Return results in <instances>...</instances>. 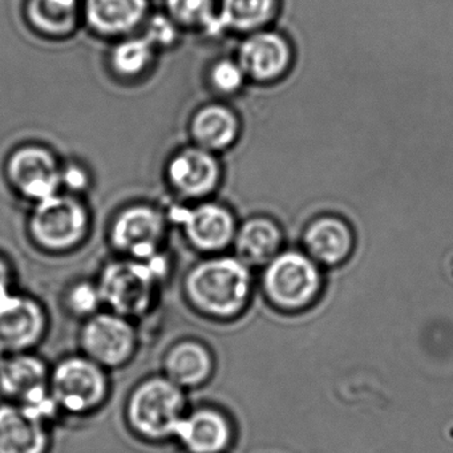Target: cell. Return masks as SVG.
I'll list each match as a JSON object with an SVG mask.
<instances>
[{"label": "cell", "instance_id": "2", "mask_svg": "<svg viewBox=\"0 0 453 453\" xmlns=\"http://www.w3.org/2000/svg\"><path fill=\"white\" fill-rule=\"evenodd\" d=\"M165 273L161 256L150 261L121 259L108 264L96 280L104 309L139 322L150 317Z\"/></svg>", "mask_w": 453, "mask_h": 453}, {"label": "cell", "instance_id": "26", "mask_svg": "<svg viewBox=\"0 0 453 453\" xmlns=\"http://www.w3.org/2000/svg\"><path fill=\"white\" fill-rule=\"evenodd\" d=\"M246 81L248 78L237 59L219 60L214 63L209 73L211 88L224 96H232L240 92Z\"/></svg>", "mask_w": 453, "mask_h": 453}, {"label": "cell", "instance_id": "6", "mask_svg": "<svg viewBox=\"0 0 453 453\" xmlns=\"http://www.w3.org/2000/svg\"><path fill=\"white\" fill-rule=\"evenodd\" d=\"M88 225V211L81 201L58 193L36 203L30 233L42 249L60 253L76 248L86 237Z\"/></svg>", "mask_w": 453, "mask_h": 453}, {"label": "cell", "instance_id": "1", "mask_svg": "<svg viewBox=\"0 0 453 453\" xmlns=\"http://www.w3.org/2000/svg\"><path fill=\"white\" fill-rule=\"evenodd\" d=\"M184 389L166 378L153 375L140 380L129 392L124 420L129 431L148 444L173 439L184 418Z\"/></svg>", "mask_w": 453, "mask_h": 453}, {"label": "cell", "instance_id": "20", "mask_svg": "<svg viewBox=\"0 0 453 453\" xmlns=\"http://www.w3.org/2000/svg\"><path fill=\"white\" fill-rule=\"evenodd\" d=\"M147 9V0H87V22L102 35H124L142 23Z\"/></svg>", "mask_w": 453, "mask_h": 453}, {"label": "cell", "instance_id": "14", "mask_svg": "<svg viewBox=\"0 0 453 453\" xmlns=\"http://www.w3.org/2000/svg\"><path fill=\"white\" fill-rule=\"evenodd\" d=\"M221 174L216 153L197 145L174 155L168 165L169 184L177 195L190 200L213 195L221 182Z\"/></svg>", "mask_w": 453, "mask_h": 453}, {"label": "cell", "instance_id": "13", "mask_svg": "<svg viewBox=\"0 0 453 453\" xmlns=\"http://www.w3.org/2000/svg\"><path fill=\"white\" fill-rule=\"evenodd\" d=\"M54 426L17 403H0V453H51Z\"/></svg>", "mask_w": 453, "mask_h": 453}, {"label": "cell", "instance_id": "23", "mask_svg": "<svg viewBox=\"0 0 453 453\" xmlns=\"http://www.w3.org/2000/svg\"><path fill=\"white\" fill-rule=\"evenodd\" d=\"M28 18L36 30L62 38L73 33L78 22V0H31Z\"/></svg>", "mask_w": 453, "mask_h": 453}, {"label": "cell", "instance_id": "30", "mask_svg": "<svg viewBox=\"0 0 453 453\" xmlns=\"http://www.w3.org/2000/svg\"><path fill=\"white\" fill-rule=\"evenodd\" d=\"M15 291L14 277H12V270L7 261L0 258V299Z\"/></svg>", "mask_w": 453, "mask_h": 453}, {"label": "cell", "instance_id": "15", "mask_svg": "<svg viewBox=\"0 0 453 453\" xmlns=\"http://www.w3.org/2000/svg\"><path fill=\"white\" fill-rule=\"evenodd\" d=\"M184 233L193 248L205 253L224 250L234 242L237 224L226 206L205 203L182 217Z\"/></svg>", "mask_w": 453, "mask_h": 453}, {"label": "cell", "instance_id": "22", "mask_svg": "<svg viewBox=\"0 0 453 453\" xmlns=\"http://www.w3.org/2000/svg\"><path fill=\"white\" fill-rule=\"evenodd\" d=\"M278 0H222L221 22L237 33L264 30L277 14Z\"/></svg>", "mask_w": 453, "mask_h": 453}, {"label": "cell", "instance_id": "24", "mask_svg": "<svg viewBox=\"0 0 453 453\" xmlns=\"http://www.w3.org/2000/svg\"><path fill=\"white\" fill-rule=\"evenodd\" d=\"M156 54V46L147 38H129L113 49L111 63L119 75L132 78L144 73Z\"/></svg>", "mask_w": 453, "mask_h": 453}, {"label": "cell", "instance_id": "8", "mask_svg": "<svg viewBox=\"0 0 453 453\" xmlns=\"http://www.w3.org/2000/svg\"><path fill=\"white\" fill-rule=\"evenodd\" d=\"M265 291L273 303L296 310L314 301L320 288L317 262L299 251H283L267 264Z\"/></svg>", "mask_w": 453, "mask_h": 453}, {"label": "cell", "instance_id": "4", "mask_svg": "<svg viewBox=\"0 0 453 453\" xmlns=\"http://www.w3.org/2000/svg\"><path fill=\"white\" fill-rule=\"evenodd\" d=\"M50 391L65 416L87 418L110 400V371L86 355H67L51 365Z\"/></svg>", "mask_w": 453, "mask_h": 453}, {"label": "cell", "instance_id": "7", "mask_svg": "<svg viewBox=\"0 0 453 453\" xmlns=\"http://www.w3.org/2000/svg\"><path fill=\"white\" fill-rule=\"evenodd\" d=\"M51 365L35 351L4 355L0 359V396L38 413H49L55 403L50 391Z\"/></svg>", "mask_w": 453, "mask_h": 453}, {"label": "cell", "instance_id": "29", "mask_svg": "<svg viewBox=\"0 0 453 453\" xmlns=\"http://www.w3.org/2000/svg\"><path fill=\"white\" fill-rule=\"evenodd\" d=\"M62 185L73 192L83 190L87 187V174L78 166H68L62 169Z\"/></svg>", "mask_w": 453, "mask_h": 453}, {"label": "cell", "instance_id": "28", "mask_svg": "<svg viewBox=\"0 0 453 453\" xmlns=\"http://www.w3.org/2000/svg\"><path fill=\"white\" fill-rule=\"evenodd\" d=\"M145 36L155 44L156 49L161 46H168V44L173 43L174 39H176V28L168 18H155L150 23V30H148Z\"/></svg>", "mask_w": 453, "mask_h": 453}, {"label": "cell", "instance_id": "21", "mask_svg": "<svg viewBox=\"0 0 453 453\" xmlns=\"http://www.w3.org/2000/svg\"><path fill=\"white\" fill-rule=\"evenodd\" d=\"M163 367V375L182 389L190 388L200 386L211 376L213 359L203 344L184 341L166 351Z\"/></svg>", "mask_w": 453, "mask_h": 453}, {"label": "cell", "instance_id": "10", "mask_svg": "<svg viewBox=\"0 0 453 453\" xmlns=\"http://www.w3.org/2000/svg\"><path fill=\"white\" fill-rule=\"evenodd\" d=\"M165 235V219L152 206H132L119 214L111 232L116 250L137 261H150L160 256Z\"/></svg>", "mask_w": 453, "mask_h": 453}, {"label": "cell", "instance_id": "18", "mask_svg": "<svg viewBox=\"0 0 453 453\" xmlns=\"http://www.w3.org/2000/svg\"><path fill=\"white\" fill-rule=\"evenodd\" d=\"M174 439L190 453H219L230 440L229 423L217 411L197 410L184 415Z\"/></svg>", "mask_w": 453, "mask_h": 453}, {"label": "cell", "instance_id": "9", "mask_svg": "<svg viewBox=\"0 0 453 453\" xmlns=\"http://www.w3.org/2000/svg\"><path fill=\"white\" fill-rule=\"evenodd\" d=\"M49 328V311L39 299L17 290L0 299V354L35 351Z\"/></svg>", "mask_w": 453, "mask_h": 453}, {"label": "cell", "instance_id": "11", "mask_svg": "<svg viewBox=\"0 0 453 453\" xmlns=\"http://www.w3.org/2000/svg\"><path fill=\"white\" fill-rule=\"evenodd\" d=\"M237 62L248 81L259 84L280 81L293 65V49L282 34L259 30L248 34L240 44Z\"/></svg>", "mask_w": 453, "mask_h": 453}, {"label": "cell", "instance_id": "25", "mask_svg": "<svg viewBox=\"0 0 453 453\" xmlns=\"http://www.w3.org/2000/svg\"><path fill=\"white\" fill-rule=\"evenodd\" d=\"M63 306L67 310L68 314L78 318L81 322L104 310L97 282L81 280L71 285L67 293L65 294Z\"/></svg>", "mask_w": 453, "mask_h": 453}, {"label": "cell", "instance_id": "3", "mask_svg": "<svg viewBox=\"0 0 453 453\" xmlns=\"http://www.w3.org/2000/svg\"><path fill=\"white\" fill-rule=\"evenodd\" d=\"M250 280L248 266L241 259L219 257L190 270L185 293L190 303L203 314L233 317L248 301Z\"/></svg>", "mask_w": 453, "mask_h": 453}, {"label": "cell", "instance_id": "16", "mask_svg": "<svg viewBox=\"0 0 453 453\" xmlns=\"http://www.w3.org/2000/svg\"><path fill=\"white\" fill-rule=\"evenodd\" d=\"M354 242L351 226L341 217H318L304 230L307 256L328 266L346 261L354 249Z\"/></svg>", "mask_w": 453, "mask_h": 453}, {"label": "cell", "instance_id": "17", "mask_svg": "<svg viewBox=\"0 0 453 453\" xmlns=\"http://www.w3.org/2000/svg\"><path fill=\"white\" fill-rule=\"evenodd\" d=\"M240 131L237 113L224 104L205 105L195 113L190 123V134L195 144L211 153L233 147Z\"/></svg>", "mask_w": 453, "mask_h": 453}, {"label": "cell", "instance_id": "5", "mask_svg": "<svg viewBox=\"0 0 453 453\" xmlns=\"http://www.w3.org/2000/svg\"><path fill=\"white\" fill-rule=\"evenodd\" d=\"M140 342L137 322L107 309L83 320L78 335L79 352L110 372L134 359Z\"/></svg>", "mask_w": 453, "mask_h": 453}, {"label": "cell", "instance_id": "12", "mask_svg": "<svg viewBox=\"0 0 453 453\" xmlns=\"http://www.w3.org/2000/svg\"><path fill=\"white\" fill-rule=\"evenodd\" d=\"M7 174L12 187L35 203L58 195L62 187V168L54 155L41 147L20 148L12 153Z\"/></svg>", "mask_w": 453, "mask_h": 453}, {"label": "cell", "instance_id": "19", "mask_svg": "<svg viewBox=\"0 0 453 453\" xmlns=\"http://www.w3.org/2000/svg\"><path fill=\"white\" fill-rule=\"evenodd\" d=\"M233 243L238 259L243 264H269L280 253L283 243L282 229L270 217H251L238 226Z\"/></svg>", "mask_w": 453, "mask_h": 453}, {"label": "cell", "instance_id": "27", "mask_svg": "<svg viewBox=\"0 0 453 453\" xmlns=\"http://www.w3.org/2000/svg\"><path fill=\"white\" fill-rule=\"evenodd\" d=\"M172 18L187 27H203L213 20V0H168Z\"/></svg>", "mask_w": 453, "mask_h": 453}]
</instances>
